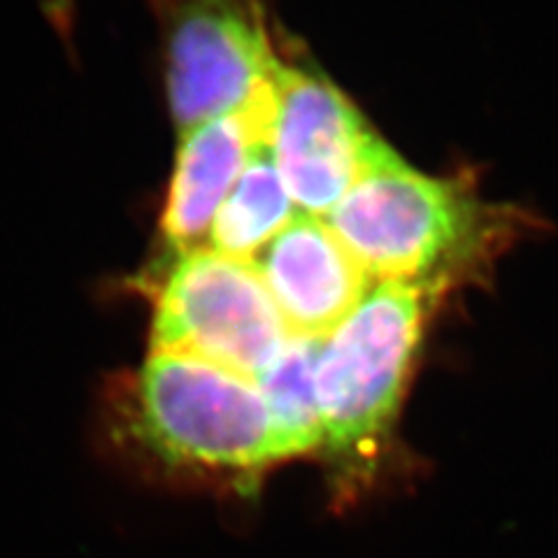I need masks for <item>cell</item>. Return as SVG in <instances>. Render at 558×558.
Wrapping results in <instances>:
<instances>
[{"mask_svg":"<svg viewBox=\"0 0 558 558\" xmlns=\"http://www.w3.org/2000/svg\"><path fill=\"white\" fill-rule=\"evenodd\" d=\"M375 284L430 287L477 238L480 209L465 189L408 166L384 145L324 217Z\"/></svg>","mask_w":558,"mask_h":558,"instance_id":"cell-3","label":"cell"},{"mask_svg":"<svg viewBox=\"0 0 558 558\" xmlns=\"http://www.w3.org/2000/svg\"><path fill=\"white\" fill-rule=\"evenodd\" d=\"M108 433L151 477L240 494L295 459L256 381L172 354H149L112 391Z\"/></svg>","mask_w":558,"mask_h":558,"instance_id":"cell-1","label":"cell"},{"mask_svg":"<svg viewBox=\"0 0 558 558\" xmlns=\"http://www.w3.org/2000/svg\"><path fill=\"white\" fill-rule=\"evenodd\" d=\"M168 100L180 137L231 112L275 75L258 0H159Z\"/></svg>","mask_w":558,"mask_h":558,"instance_id":"cell-5","label":"cell"},{"mask_svg":"<svg viewBox=\"0 0 558 558\" xmlns=\"http://www.w3.org/2000/svg\"><path fill=\"white\" fill-rule=\"evenodd\" d=\"M430 291L375 284L352 317L324 340L314 373L322 424L317 457L338 498H356L371 488L389 457Z\"/></svg>","mask_w":558,"mask_h":558,"instance_id":"cell-2","label":"cell"},{"mask_svg":"<svg viewBox=\"0 0 558 558\" xmlns=\"http://www.w3.org/2000/svg\"><path fill=\"white\" fill-rule=\"evenodd\" d=\"M272 80L240 108L182 135L161 231L174 256L207 247L215 217L252 156L272 143Z\"/></svg>","mask_w":558,"mask_h":558,"instance_id":"cell-8","label":"cell"},{"mask_svg":"<svg viewBox=\"0 0 558 558\" xmlns=\"http://www.w3.org/2000/svg\"><path fill=\"white\" fill-rule=\"evenodd\" d=\"M291 340L250 260L203 247L178 256L151 322V354L186 356L258 381Z\"/></svg>","mask_w":558,"mask_h":558,"instance_id":"cell-4","label":"cell"},{"mask_svg":"<svg viewBox=\"0 0 558 558\" xmlns=\"http://www.w3.org/2000/svg\"><path fill=\"white\" fill-rule=\"evenodd\" d=\"M322 347L324 340L291 338L256 381L289 438L295 459L317 457L322 447V424L317 393H314V373H317Z\"/></svg>","mask_w":558,"mask_h":558,"instance_id":"cell-10","label":"cell"},{"mask_svg":"<svg viewBox=\"0 0 558 558\" xmlns=\"http://www.w3.org/2000/svg\"><path fill=\"white\" fill-rule=\"evenodd\" d=\"M299 215L301 207L277 170L272 147L264 145L219 207L207 247L252 264Z\"/></svg>","mask_w":558,"mask_h":558,"instance_id":"cell-9","label":"cell"},{"mask_svg":"<svg viewBox=\"0 0 558 558\" xmlns=\"http://www.w3.org/2000/svg\"><path fill=\"white\" fill-rule=\"evenodd\" d=\"M272 156L301 213L328 217L387 145L336 84L279 61Z\"/></svg>","mask_w":558,"mask_h":558,"instance_id":"cell-6","label":"cell"},{"mask_svg":"<svg viewBox=\"0 0 558 558\" xmlns=\"http://www.w3.org/2000/svg\"><path fill=\"white\" fill-rule=\"evenodd\" d=\"M252 264L291 338H330L375 287L328 221L307 213L295 217Z\"/></svg>","mask_w":558,"mask_h":558,"instance_id":"cell-7","label":"cell"}]
</instances>
